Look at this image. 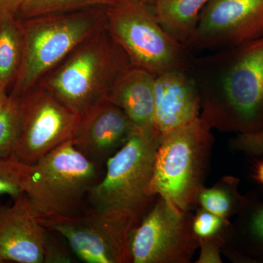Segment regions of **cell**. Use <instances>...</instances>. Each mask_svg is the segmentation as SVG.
Here are the masks:
<instances>
[{"label": "cell", "mask_w": 263, "mask_h": 263, "mask_svg": "<svg viewBox=\"0 0 263 263\" xmlns=\"http://www.w3.org/2000/svg\"><path fill=\"white\" fill-rule=\"evenodd\" d=\"M190 72L201 99L200 117L213 129L263 130V37L194 57Z\"/></svg>", "instance_id": "cell-1"}, {"label": "cell", "mask_w": 263, "mask_h": 263, "mask_svg": "<svg viewBox=\"0 0 263 263\" xmlns=\"http://www.w3.org/2000/svg\"><path fill=\"white\" fill-rule=\"evenodd\" d=\"M132 67L106 24L86 38L37 85L81 115L106 99L119 78Z\"/></svg>", "instance_id": "cell-2"}, {"label": "cell", "mask_w": 263, "mask_h": 263, "mask_svg": "<svg viewBox=\"0 0 263 263\" xmlns=\"http://www.w3.org/2000/svg\"><path fill=\"white\" fill-rule=\"evenodd\" d=\"M201 117L162 135L146 194L160 197L185 212L197 208L205 186L214 136Z\"/></svg>", "instance_id": "cell-3"}, {"label": "cell", "mask_w": 263, "mask_h": 263, "mask_svg": "<svg viewBox=\"0 0 263 263\" xmlns=\"http://www.w3.org/2000/svg\"><path fill=\"white\" fill-rule=\"evenodd\" d=\"M98 163L70 140L35 164H25L23 192L41 223L75 215L98 182Z\"/></svg>", "instance_id": "cell-4"}, {"label": "cell", "mask_w": 263, "mask_h": 263, "mask_svg": "<svg viewBox=\"0 0 263 263\" xmlns=\"http://www.w3.org/2000/svg\"><path fill=\"white\" fill-rule=\"evenodd\" d=\"M20 21L22 62L12 96L20 98L38 84L86 38L106 24L105 8L41 15Z\"/></svg>", "instance_id": "cell-5"}, {"label": "cell", "mask_w": 263, "mask_h": 263, "mask_svg": "<svg viewBox=\"0 0 263 263\" xmlns=\"http://www.w3.org/2000/svg\"><path fill=\"white\" fill-rule=\"evenodd\" d=\"M106 28L127 55L133 67L157 76L189 70L194 57L159 23L152 5L122 0L105 8Z\"/></svg>", "instance_id": "cell-6"}, {"label": "cell", "mask_w": 263, "mask_h": 263, "mask_svg": "<svg viewBox=\"0 0 263 263\" xmlns=\"http://www.w3.org/2000/svg\"><path fill=\"white\" fill-rule=\"evenodd\" d=\"M162 135L141 129L106 161V173L90 190L93 207L119 211L142 219L155 202L146 194Z\"/></svg>", "instance_id": "cell-7"}, {"label": "cell", "mask_w": 263, "mask_h": 263, "mask_svg": "<svg viewBox=\"0 0 263 263\" xmlns=\"http://www.w3.org/2000/svg\"><path fill=\"white\" fill-rule=\"evenodd\" d=\"M141 219L127 213L93 207L84 214L41 223L63 236L71 251L88 263H131V238Z\"/></svg>", "instance_id": "cell-8"}, {"label": "cell", "mask_w": 263, "mask_h": 263, "mask_svg": "<svg viewBox=\"0 0 263 263\" xmlns=\"http://www.w3.org/2000/svg\"><path fill=\"white\" fill-rule=\"evenodd\" d=\"M193 219V212L156 197L132 235L133 262H191L199 245Z\"/></svg>", "instance_id": "cell-9"}, {"label": "cell", "mask_w": 263, "mask_h": 263, "mask_svg": "<svg viewBox=\"0 0 263 263\" xmlns=\"http://www.w3.org/2000/svg\"><path fill=\"white\" fill-rule=\"evenodd\" d=\"M22 133L13 159L32 165L73 138L80 115L40 85L19 98Z\"/></svg>", "instance_id": "cell-10"}, {"label": "cell", "mask_w": 263, "mask_h": 263, "mask_svg": "<svg viewBox=\"0 0 263 263\" xmlns=\"http://www.w3.org/2000/svg\"><path fill=\"white\" fill-rule=\"evenodd\" d=\"M263 37V0H210L189 49H222Z\"/></svg>", "instance_id": "cell-11"}, {"label": "cell", "mask_w": 263, "mask_h": 263, "mask_svg": "<svg viewBox=\"0 0 263 263\" xmlns=\"http://www.w3.org/2000/svg\"><path fill=\"white\" fill-rule=\"evenodd\" d=\"M138 129L122 109L104 99L81 114L72 141L98 164L106 162Z\"/></svg>", "instance_id": "cell-12"}, {"label": "cell", "mask_w": 263, "mask_h": 263, "mask_svg": "<svg viewBox=\"0 0 263 263\" xmlns=\"http://www.w3.org/2000/svg\"><path fill=\"white\" fill-rule=\"evenodd\" d=\"M46 232L25 194L0 206V263H43Z\"/></svg>", "instance_id": "cell-13"}, {"label": "cell", "mask_w": 263, "mask_h": 263, "mask_svg": "<svg viewBox=\"0 0 263 263\" xmlns=\"http://www.w3.org/2000/svg\"><path fill=\"white\" fill-rule=\"evenodd\" d=\"M156 130L163 135L200 117L201 99L189 70H174L155 77Z\"/></svg>", "instance_id": "cell-14"}, {"label": "cell", "mask_w": 263, "mask_h": 263, "mask_svg": "<svg viewBox=\"0 0 263 263\" xmlns=\"http://www.w3.org/2000/svg\"><path fill=\"white\" fill-rule=\"evenodd\" d=\"M155 80L148 71L132 66L116 81L106 99L122 109L137 127L155 129Z\"/></svg>", "instance_id": "cell-15"}, {"label": "cell", "mask_w": 263, "mask_h": 263, "mask_svg": "<svg viewBox=\"0 0 263 263\" xmlns=\"http://www.w3.org/2000/svg\"><path fill=\"white\" fill-rule=\"evenodd\" d=\"M230 224L222 254L235 263H263V200L247 195Z\"/></svg>", "instance_id": "cell-16"}, {"label": "cell", "mask_w": 263, "mask_h": 263, "mask_svg": "<svg viewBox=\"0 0 263 263\" xmlns=\"http://www.w3.org/2000/svg\"><path fill=\"white\" fill-rule=\"evenodd\" d=\"M209 2L210 0H157L152 4V8L162 28L186 47L197 28L201 12Z\"/></svg>", "instance_id": "cell-17"}, {"label": "cell", "mask_w": 263, "mask_h": 263, "mask_svg": "<svg viewBox=\"0 0 263 263\" xmlns=\"http://www.w3.org/2000/svg\"><path fill=\"white\" fill-rule=\"evenodd\" d=\"M239 185L238 178L226 176L212 187L204 186L197 197V207L230 219L241 212L247 202V195H241Z\"/></svg>", "instance_id": "cell-18"}, {"label": "cell", "mask_w": 263, "mask_h": 263, "mask_svg": "<svg viewBox=\"0 0 263 263\" xmlns=\"http://www.w3.org/2000/svg\"><path fill=\"white\" fill-rule=\"evenodd\" d=\"M23 40L20 21L11 17L0 22V89L7 91L20 68Z\"/></svg>", "instance_id": "cell-19"}, {"label": "cell", "mask_w": 263, "mask_h": 263, "mask_svg": "<svg viewBox=\"0 0 263 263\" xmlns=\"http://www.w3.org/2000/svg\"><path fill=\"white\" fill-rule=\"evenodd\" d=\"M121 1L122 0H25L16 18L24 20L41 15L91 8H106Z\"/></svg>", "instance_id": "cell-20"}, {"label": "cell", "mask_w": 263, "mask_h": 263, "mask_svg": "<svg viewBox=\"0 0 263 263\" xmlns=\"http://www.w3.org/2000/svg\"><path fill=\"white\" fill-rule=\"evenodd\" d=\"M22 133L20 99L9 95L0 113V158H9L14 154Z\"/></svg>", "instance_id": "cell-21"}, {"label": "cell", "mask_w": 263, "mask_h": 263, "mask_svg": "<svg viewBox=\"0 0 263 263\" xmlns=\"http://www.w3.org/2000/svg\"><path fill=\"white\" fill-rule=\"evenodd\" d=\"M24 166L13 157L0 158V196L9 195L14 199L24 193Z\"/></svg>", "instance_id": "cell-22"}, {"label": "cell", "mask_w": 263, "mask_h": 263, "mask_svg": "<svg viewBox=\"0 0 263 263\" xmlns=\"http://www.w3.org/2000/svg\"><path fill=\"white\" fill-rule=\"evenodd\" d=\"M230 224V219H224L202 208L197 207L196 213L193 214V229L197 239L227 233Z\"/></svg>", "instance_id": "cell-23"}, {"label": "cell", "mask_w": 263, "mask_h": 263, "mask_svg": "<svg viewBox=\"0 0 263 263\" xmlns=\"http://www.w3.org/2000/svg\"><path fill=\"white\" fill-rule=\"evenodd\" d=\"M228 232L210 238H198L200 250L196 263H221L223 246L226 243Z\"/></svg>", "instance_id": "cell-24"}, {"label": "cell", "mask_w": 263, "mask_h": 263, "mask_svg": "<svg viewBox=\"0 0 263 263\" xmlns=\"http://www.w3.org/2000/svg\"><path fill=\"white\" fill-rule=\"evenodd\" d=\"M230 149L250 157L263 155V130L237 135L230 143Z\"/></svg>", "instance_id": "cell-25"}, {"label": "cell", "mask_w": 263, "mask_h": 263, "mask_svg": "<svg viewBox=\"0 0 263 263\" xmlns=\"http://www.w3.org/2000/svg\"><path fill=\"white\" fill-rule=\"evenodd\" d=\"M44 258L43 263H68L72 262L70 252L60 245L46 229L44 240Z\"/></svg>", "instance_id": "cell-26"}, {"label": "cell", "mask_w": 263, "mask_h": 263, "mask_svg": "<svg viewBox=\"0 0 263 263\" xmlns=\"http://www.w3.org/2000/svg\"><path fill=\"white\" fill-rule=\"evenodd\" d=\"M25 0H0V22L16 17Z\"/></svg>", "instance_id": "cell-27"}, {"label": "cell", "mask_w": 263, "mask_h": 263, "mask_svg": "<svg viewBox=\"0 0 263 263\" xmlns=\"http://www.w3.org/2000/svg\"><path fill=\"white\" fill-rule=\"evenodd\" d=\"M253 178L263 186V160L257 162L254 167Z\"/></svg>", "instance_id": "cell-28"}, {"label": "cell", "mask_w": 263, "mask_h": 263, "mask_svg": "<svg viewBox=\"0 0 263 263\" xmlns=\"http://www.w3.org/2000/svg\"><path fill=\"white\" fill-rule=\"evenodd\" d=\"M8 98H9V95H7L6 91L0 89V113L6 105Z\"/></svg>", "instance_id": "cell-29"}, {"label": "cell", "mask_w": 263, "mask_h": 263, "mask_svg": "<svg viewBox=\"0 0 263 263\" xmlns=\"http://www.w3.org/2000/svg\"><path fill=\"white\" fill-rule=\"evenodd\" d=\"M143 1L146 2L147 3H149V4H153L155 2L157 1V0H143Z\"/></svg>", "instance_id": "cell-30"}]
</instances>
